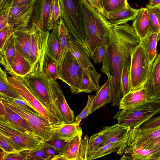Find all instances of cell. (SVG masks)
<instances>
[{
  "mask_svg": "<svg viewBox=\"0 0 160 160\" xmlns=\"http://www.w3.org/2000/svg\"><path fill=\"white\" fill-rule=\"evenodd\" d=\"M159 148H160V136L144 145L140 148L154 149Z\"/></svg>",
  "mask_w": 160,
  "mask_h": 160,
  "instance_id": "cell-54",
  "label": "cell"
},
{
  "mask_svg": "<svg viewBox=\"0 0 160 160\" xmlns=\"http://www.w3.org/2000/svg\"><path fill=\"white\" fill-rule=\"evenodd\" d=\"M139 11V9L132 8L129 5L127 8L111 13L105 18L112 25H122L127 23L129 21L132 20Z\"/></svg>",
  "mask_w": 160,
  "mask_h": 160,
  "instance_id": "cell-25",
  "label": "cell"
},
{
  "mask_svg": "<svg viewBox=\"0 0 160 160\" xmlns=\"http://www.w3.org/2000/svg\"><path fill=\"white\" fill-rule=\"evenodd\" d=\"M13 32V27L8 24L0 30V54L3 52Z\"/></svg>",
  "mask_w": 160,
  "mask_h": 160,
  "instance_id": "cell-42",
  "label": "cell"
},
{
  "mask_svg": "<svg viewBox=\"0 0 160 160\" xmlns=\"http://www.w3.org/2000/svg\"><path fill=\"white\" fill-rule=\"evenodd\" d=\"M58 62L47 53L44 56L42 72L48 79L56 80L58 78Z\"/></svg>",
  "mask_w": 160,
  "mask_h": 160,
  "instance_id": "cell-34",
  "label": "cell"
},
{
  "mask_svg": "<svg viewBox=\"0 0 160 160\" xmlns=\"http://www.w3.org/2000/svg\"><path fill=\"white\" fill-rule=\"evenodd\" d=\"M158 127H160V115L150 118L145 122L142 127L139 128V129L141 130H144Z\"/></svg>",
  "mask_w": 160,
  "mask_h": 160,
  "instance_id": "cell-51",
  "label": "cell"
},
{
  "mask_svg": "<svg viewBox=\"0 0 160 160\" xmlns=\"http://www.w3.org/2000/svg\"><path fill=\"white\" fill-rule=\"evenodd\" d=\"M81 129L79 125L75 122L69 124L63 123L55 132L51 139L58 138L69 142Z\"/></svg>",
  "mask_w": 160,
  "mask_h": 160,
  "instance_id": "cell-30",
  "label": "cell"
},
{
  "mask_svg": "<svg viewBox=\"0 0 160 160\" xmlns=\"http://www.w3.org/2000/svg\"><path fill=\"white\" fill-rule=\"evenodd\" d=\"M15 0H0V12L9 10Z\"/></svg>",
  "mask_w": 160,
  "mask_h": 160,
  "instance_id": "cell-55",
  "label": "cell"
},
{
  "mask_svg": "<svg viewBox=\"0 0 160 160\" xmlns=\"http://www.w3.org/2000/svg\"><path fill=\"white\" fill-rule=\"evenodd\" d=\"M0 148L1 150L6 152L18 151L12 142L0 134Z\"/></svg>",
  "mask_w": 160,
  "mask_h": 160,
  "instance_id": "cell-50",
  "label": "cell"
},
{
  "mask_svg": "<svg viewBox=\"0 0 160 160\" xmlns=\"http://www.w3.org/2000/svg\"><path fill=\"white\" fill-rule=\"evenodd\" d=\"M82 132L81 129L69 142L65 150L52 160H77Z\"/></svg>",
  "mask_w": 160,
  "mask_h": 160,
  "instance_id": "cell-23",
  "label": "cell"
},
{
  "mask_svg": "<svg viewBox=\"0 0 160 160\" xmlns=\"http://www.w3.org/2000/svg\"><path fill=\"white\" fill-rule=\"evenodd\" d=\"M34 95L62 123H64L58 100L50 91L48 80L42 72H32L22 78Z\"/></svg>",
  "mask_w": 160,
  "mask_h": 160,
  "instance_id": "cell-4",
  "label": "cell"
},
{
  "mask_svg": "<svg viewBox=\"0 0 160 160\" xmlns=\"http://www.w3.org/2000/svg\"><path fill=\"white\" fill-rule=\"evenodd\" d=\"M4 106L6 112L5 119L19 130L32 135L38 136L25 119L18 114Z\"/></svg>",
  "mask_w": 160,
  "mask_h": 160,
  "instance_id": "cell-28",
  "label": "cell"
},
{
  "mask_svg": "<svg viewBox=\"0 0 160 160\" xmlns=\"http://www.w3.org/2000/svg\"><path fill=\"white\" fill-rule=\"evenodd\" d=\"M123 153L130 157L132 160H154L160 156V148L148 149L127 146Z\"/></svg>",
  "mask_w": 160,
  "mask_h": 160,
  "instance_id": "cell-26",
  "label": "cell"
},
{
  "mask_svg": "<svg viewBox=\"0 0 160 160\" xmlns=\"http://www.w3.org/2000/svg\"><path fill=\"white\" fill-rule=\"evenodd\" d=\"M35 1L28 4L16 6L10 8L8 24L13 27V32L24 29L30 25L29 23L31 22L32 13Z\"/></svg>",
  "mask_w": 160,
  "mask_h": 160,
  "instance_id": "cell-12",
  "label": "cell"
},
{
  "mask_svg": "<svg viewBox=\"0 0 160 160\" xmlns=\"http://www.w3.org/2000/svg\"><path fill=\"white\" fill-rule=\"evenodd\" d=\"M148 9L150 25V33L156 32L159 33L160 27L158 18L153 10Z\"/></svg>",
  "mask_w": 160,
  "mask_h": 160,
  "instance_id": "cell-46",
  "label": "cell"
},
{
  "mask_svg": "<svg viewBox=\"0 0 160 160\" xmlns=\"http://www.w3.org/2000/svg\"></svg>",
  "mask_w": 160,
  "mask_h": 160,
  "instance_id": "cell-62",
  "label": "cell"
},
{
  "mask_svg": "<svg viewBox=\"0 0 160 160\" xmlns=\"http://www.w3.org/2000/svg\"><path fill=\"white\" fill-rule=\"evenodd\" d=\"M58 29V38L60 48V61L68 49L67 42L71 39V37L66 26L61 18L59 19Z\"/></svg>",
  "mask_w": 160,
  "mask_h": 160,
  "instance_id": "cell-37",
  "label": "cell"
},
{
  "mask_svg": "<svg viewBox=\"0 0 160 160\" xmlns=\"http://www.w3.org/2000/svg\"><path fill=\"white\" fill-rule=\"evenodd\" d=\"M131 128L129 127L119 124L99 147L108 143L116 142L123 140L128 136Z\"/></svg>",
  "mask_w": 160,
  "mask_h": 160,
  "instance_id": "cell-38",
  "label": "cell"
},
{
  "mask_svg": "<svg viewBox=\"0 0 160 160\" xmlns=\"http://www.w3.org/2000/svg\"><path fill=\"white\" fill-rule=\"evenodd\" d=\"M94 96L88 95V97L87 104L80 114L75 118V122L79 125L81 120L85 118L92 113L91 111Z\"/></svg>",
  "mask_w": 160,
  "mask_h": 160,
  "instance_id": "cell-45",
  "label": "cell"
},
{
  "mask_svg": "<svg viewBox=\"0 0 160 160\" xmlns=\"http://www.w3.org/2000/svg\"><path fill=\"white\" fill-rule=\"evenodd\" d=\"M52 0H35L32 15L31 24L44 32L48 31V24Z\"/></svg>",
  "mask_w": 160,
  "mask_h": 160,
  "instance_id": "cell-14",
  "label": "cell"
},
{
  "mask_svg": "<svg viewBox=\"0 0 160 160\" xmlns=\"http://www.w3.org/2000/svg\"><path fill=\"white\" fill-rule=\"evenodd\" d=\"M62 11L60 0H52L48 20V31L52 30L55 24L61 18Z\"/></svg>",
  "mask_w": 160,
  "mask_h": 160,
  "instance_id": "cell-39",
  "label": "cell"
},
{
  "mask_svg": "<svg viewBox=\"0 0 160 160\" xmlns=\"http://www.w3.org/2000/svg\"><path fill=\"white\" fill-rule=\"evenodd\" d=\"M16 45L14 37L12 35L3 52L0 54V63L5 69L11 75L13 73L10 64L16 54Z\"/></svg>",
  "mask_w": 160,
  "mask_h": 160,
  "instance_id": "cell-31",
  "label": "cell"
},
{
  "mask_svg": "<svg viewBox=\"0 0 160 160\" xmlns=\"http://www.w3.org/2000/svg\"><path fill=\"white\" fill-rule=\"evenodd\" d=\"M151 64L142 40L133 50L130 66V91L144 88L149 77Z\"/></svg>",
  "mask_w": 160,
  "mask_h": 160,
  "instance_id": "cell-6",
  "label": "cell"
},
{
  "mask_svg": "<svg viewBox=\"0 0 160 160\" xmlns=\"http://www.w3.org/2000/svg\"><path fill=\"white\" fill-rule=\"evenodd\" d=\"M144 88L147 91L148 100L160 101V52L151 65Z\"/></svg>",
  "mask_w": 160,
  "mask_h": 160,
  "instance_id": "cell-13",
  "label": "cell"
},
{
  "mask_svg": "<svg viewBox=\"0 0 160 160\" xmlns=\"http://www.w3.org/2000/svg\"><path fill=\"white\" fill-rule=\"evenodd\" d=\"M132 21V26L135 33L141 40L144 39L150 33L148 9L146 8L139 9Z\"/></svg>",
  "mask_w": 160,
  "mask_h": 160,
  "instance_id": "cell-22",
  "label": "cell"
},
{
  "mask_svg": "<svg viewBox=\"0 0 160 160\" xmlns=\"http://www.w3.org/2000/svg\"><path fill=\"white\" fill-rule=\"evenodd\" d=\"M101 77L95 69L91 68L84 69L79 93H90L98 91L100 86L99 81Z\"/></svg>",
  "mask_w": 160,
  "mask_h": 160,
  "instance_id": "cell-19",
  "label": "cell"
},
{
  "mask_svg": "<svg viewBox=\"0 0 160 160\" xmlns=\"http://www.w3.org/2000/svg\"><path fill=\"white\" fill-rule=\"evenodd\" d=\"M34 0H15L12 7L16 6L25 5L31 3Z\"/></svg>",
  "mask_w": 160,
  "mask_h": 160,
  "instance_id": "cell-56",
  "label": "cell"
},
{
  "mask_svg": "<svg viewBox=\"0 0 160 160\" xmlns=\"http://www.w3.org/2000/svg\"><path fill=\"white\" fill-rule=\"evenodd\" d=\"M10 66L13 75L21 78L32 72V67L30 62L24 57L16 45V54Z\"/></svg>",
  "mask_w": 160,
  "mask_h": 160,
  "instance_id": "cell-21",
  "label": "cell"
},
{
  "mask_svg": "<svg viewBox=\"0 0 160 160\" xmlns=\"http://www.w3.org/2000/svg\"><path fill=\"white\" fill-rule=\"evenodd\" d=\"M68 49L58 63V79L68 85L71 93H79L83 70Z\"/></svg>",
  "mask_w": 160,
  "mask_h": 160,
  "instance_id": "cell-9",
  "label": "cell"
},
{
  "mask_svg": "<svg viewBox=\"0 0 160 160\" xmlns=\"http://www.w3.org/2000/svg\"><path fill=\"white\" fill-rule=\"evenodd\" d=\"M60 1L62 11L61 18L69 32L70 40L81 45L87 49L82 9V0Z\"/></svg>",
  "mask_w": 160,
  "mask_h": 160,
  "instance_id": "cell-3",
  "label": "cell"
},
{
  "mask_svg": "<svg viewBox=\"0 0 160 160\" xmlns=\"http://www.w3.org/2000/svg\"><path fill=\"white\" fill-rule=\"evenodd\" d=\"M141 41L132 26L127 23L111 24L106 58L101 71L111 80L110 103L112 106L119 108L123 97L120 85L122 70L125 64L130 66L132 53Z\"/></svg>",
  "mask_w": 160,
  "mask_h": 160,
  "instance_id": "cell-1",
  "label": "cell"
},
{
  "mask_svg": "<svg viewBox=\"0 0 160 160\" xmlns=\"http://www.w3.org/2000/svg\"><path fill=\"white\" fill-rule=\"evenodd\" d=\"M119 125L117 123L111 126H105L100 131L91 136L89 139L88 153L99 147Z\"/></svg>",
  "mask_w": 160,
  "mask_h": 160,
  "instance_id": "cell-32",
  "label": "cell"
},
{
  "mask_svg": "<svg viewBox=\"0 0 160 160\" xmlns=\"http://www.w3.org/2000/svg\"><path fill=\"white\" fill-rule=\"evenodd\" d=\"M160 113V101L148 100L129 109L119 110L113 118L119 125L138 128L154 115Z\"/></svg>",
  "mask_w": 160,
  "mask_h": 160,
  "instance_id": "cell-5",
  "label": "cell"
},
{
  "mask_svg": "<svg viewBox=\"0 0 160 160\" xmlns=\"http://www.w3.org/2000/svg\"><path fill=\"white\" fill-rule=\"evenodd\" d=\"M147 8L151 9L154 11L158 18L160 27V3L158 5L154 7ZM160 34V31L159 32V34Z\"/></svg>",
  "mask_w": 160,
  "mask_h": 160,
  "instance_id": "cell-58",
  "label": "cell"
},
{
  "mask_svg": "<svg viewBox=\"0 0 160 160\" xmlns=\"http://www.w3.org/2000/svg\"><path fill=\"white\" fill-rule=\"evenodd\" d=\"M0 96L5 98H22L9 83L5 71L0 68Z\"/></svg>",
  "mask_w": 160,
  "mask_h": 160,
  "instance_id": "cell-35",
  "label": "cell"
},
{
  "mask_svg": "<svg viewBox=\"0 0 160 160\" xmlns=\"http://www.w3.org/2000/svg\"><path fill=\"white\" fill-rule=\"evenodd\" d=\"M147 97V91L145 88L130 91L121 99L119 110H127L134 108L148 101Z\"/></svg>",
  "mask_w": 160,
  "mask_h": 160,
  "instance_id": "cell-18",
  "label": "cell"
},
{
  "mask_svg": "<svg viewBox=\"0 0 160 160\" xmlns=\"http://www.w3.org/2000/svg\"><path fill=\"white\" fill-rule=\"evenodd\" d=\"M0 100L5 106L25 119L32 128L34 132L45 142L51 140L55 132L59 128L41 116L22 109L1 97Z\"/></svg>",
  "mask_w": 160,
  "mask_h": 160,
  "instance_id": "cell-10",
  "label": "cell"
},
{
  "mask_svg": "<svg viewBox=\"0 0 160 160\" xmlns=\"http://www.w3.org/2000/svg\"><path fill=\"white\" fill-rule=\"evenodd\" d=\"M82 9L85 43L91 57L99 45L108 38L111 24L87 0H82Z\"/></svg>",
  "mask_w": 160,
  "mask_h": 160,
  "instance_id": "cell-2",
  "label": "cell"
},
{
  "mask_svg": "<svg viewBox=\"0 0 160 160\" xmlns=\"http://www.w3.org/2000/svg\"><path fill=\"white\" fill-rule=\"evenodd\" d=\"M149 1L150 0H148Z\"/></svg>",
  "mask_w": 160,
  "mask_h": 160,
  "instance_id": "cell-61",
  "label": "cell"
},
{
  "mask_svg": "<svg viewBox=\"0 0 160 160\" xmlns=\"http://www.w3.org/2000/svg\"><path fill=\"white\" fill-rule=\"evenodd\" d=\"M0 97L11 102L16 106L32 114L40 116L38 112L33 108L22 98H8L1 96Z\"/></svg>",
  "mask_w": 160,
  "mask_h": 160,
  "instance_id": "cell-44",
  "label": "cell"
},
{
  "mask_svg": "<svg viewBox=\"0 0 160 160\" xmlns=\"http://www.w3.org/2000/svg\"><path fill=\"white\" fill-rule=\"evenodd\" d=\"M129 137V133L127 137L120 141L107 143L89 152L87 160L99 158L114 152H117L119 155H122L127 145Z\"/></svg>",
  "mask_w": 160,
  "mask_h": 160,
  "instance_id": "cell-16",
  "label": "cell"
},
{
  "mask_svg": "<svg viewBox=\"0 0 160 160\" xmlns=\"http://www.w3.org/2000/svg\"><path fill=\"white\" fill-rule=\"evenodd\" d=\"M41 147L35 149L28 151L27 154V160H49V158L41 149Z\"/></svg>",
  "mask_w": 160,
  "mask_h": 160,
  "instance_id": "cell-48",
  "label": "cell"
},
{
  "mask_svg": "<svg viewBox=\"0 0 160 160\" xmlns=\"http://www.w3.org/2000/svg\"><path fill=\"white\" fill-rule=\"evenodd\" d=\"M0 134L12 141L18 151L35 149L45 143L41 137L20 130L7 119L0 118Z\"/></svg>",
  "mask_w": 160,
  "mask_h": 160,
  "instance_id": "cell-7",
  "label": "cell"
},
{
  "mask_svg": "<svg viewBox=\"0 0 160 160\" xmlns=\"http://www.w3.org/2000/svg\"><path fill=\"white\" fill-rule=\"evenodd\" d=\"M42 150L49 158V160H52L54 157L57 156L60 153L52 147L45 143L41 147Z\"/></svg>",
  "mask_w": 160,
  "mask_h": 160,
  "instance_id": "cell-52",
  "label": "cell"
},
{
  "mask_svg": "<svg viewBox=\"0 0 160 160\" xmlns=\"http://www.w3.org/2000/svg\"><path fill=\"white\" fill-rule=\"evenodd\" d=\"M160 3V0H150L146 5V8H148L154 7Z\"/></svg>",
  "mask_w": 160,
  "mask_h": 160,
  "instance_id": "cell-60",
  "label": "cell"
},
{
  "mask_svg": "<svg viewBox=\"0 0 160 160\" xmlns=\"http://www.w3.org/2000/svg\"><path fill=\"white\" fill-rule=\"evenodd\" d=\"M49 33V31L44 32L34 25L30 52V62L32 66V72H42Z\"/></svg>",
  "mask_w": 160,
  "mask_h": 160,
  "instance_id": "cell-11",
  "label": "cell"
},
{
  "mask_svg": "<svg viewBox=\"0 0 160 160\" xmlns=\"http://www.w3.org/2000/svg\"><path fill=\"white\" fill-rule=\"evenodd\" d=\"M8 80L18 95L33 108L40 116L58 128L63 124L34 96L22 78L13 75L8 77Z\"/></svg>",
  "mask_w": 160,
  "mask_h": 160,
  "instance_id": "cell-8",
  "label": "cell"
},
{
  "mask_svg": "<svg viewBox=\"0 0 160 160\" xmlns=\"http://www.w3.org/2000/svg\"><path fill=\"white\" fill-rule=\"evenodd\" d=\"M89 139L88 135L82 139L77 160H87Z\"/></svg>",
  "mask_w": 160,
  "mask_h": 160,
  "instance_id": "cell-47",
  "label": "cell"
},
{
  "mask_svg": "<svg viewBox=\"0 0 160 160\" xmlns=\"http://www.w3.org/2000/svg\"><path fill=\"white\" fill-rule=\"evenodd\" d=\"M10 10L0 12V30L8 24Z\"/></svg>",
  "mask_w": 160,
  "mask_h": 160,
  "instance_id": "cell-53",
  "label": "cell"
},
{
  "mask_svg": "<svg viewBox=\"0 0 160 160\" xmlns=\"http://www.w3.org/2000/svg\"><path fill=\"white\" fill-rule=\"evenodd\" d=\"M58 96V106L64 123L69 124L75 122V118L74 112L68 104L62 91Z\"/></svg>",
  "mask_w": 160,
  "mask_h": 160,
  "instance_id": "cell-36",
  "label": "cell"
},
{
  "mask_svg": "<svg viewBox=\"0 0 160 160\" xmlns=\"http://www.w3.org/2000/svg\"><path fill=\"white\" fill-rule=\"evenodd\" d=\"M120 85L123 96L130 91L131 78L130 66L126 64L124 65L122 70Z\"/></svg>",
  "mask_w": 160,
  "mask_h": 160,
  "instance_id": "cell-40",
  "label": "cell"
},
{
  "mask_svg": "<svg viewBox=\"0 0 160 160\" xmlns=\"http://www.w3.org/2000/svg\"><path fill=\"white\" fill-rule=\"evenodd\" d=\"M160 38L159 33L154 32L149 34L142 40L151 65L157 55V46Z\"/></svg>",
  "mask_w": 160,
  "mask_h": 160,
  "instance_id": "cell-33",
  "label": "cell"
},
{
  "mask_svg": "<svg viewBox=\"0 0 160 160\" xmlns=\"http://www.w3.org/2000/svg\"><path fill=\"white\" fill-rule=\"evenodd\" d=\"M56 23L49 35L47 45L46 52L52 58L59 62L60 58V48L58 38V25Z\"/></svg>",
  "mask_w": 160,
  "mask_h": 160,
  "instance_id": "cell-27",
  "label": "cell"
},
{
  "mask_svg": "<svg viewBox=\"0 0 160 160\" xmlns=\"http://www.w3.org/2000/svg\"><path fill=\"white\" fill-rule=\"evenodd\" d=\"M68 142L58 138L52 139L45 142L46 143L53 147L60 154L65 150Z\"/></svg>",
  "mask_w": 160,
  "mask_h": 160,
  "instance_id": "cell-49",
  "label": "cell"
},
{
  "mask_svg": "<svg viewBox=\"0 0 160 160\" xmlns=\"http://www.w3.org/2000/svg\"><path fill=\"white\" fill-rule=\"evenodd\" d=\"M160 136V127L141 130L132 128L129 131L127 146L140 148Z\"/></svg>",
  "mask_w": 160,
  "mask_h": 160,
  "instance_id": "cell-15",
  "label": "cell"
},
{
  "mask_svg": "<svg viewBox=\"0 0 160 160\" xmlns=\"http://www.w3.org/2000/svg\"><path fill=\"white\" fill-rule=\"evenodd\" d=\"M0 118H6V112L5 106L1 100H0Z\"/></svg>",
  "mask_w": 160,
  "mask_h": 160,
  "instance_id": "cell-59",
  "label": "cell"
},
{
  "mask_svg": "<svg viewBox=\"0 0 160 160\" xmlns=\"http://www.w3.org/2000/svg\"><path fill=\"white\" fill-rule=\"evenodd\" d=\"M28 150L6 152L1 149V160H26Z\"/></svg>",
  "mask_w": 160,
  "mask_h": 160,
  "instance_id": "cell-43",
  "label": "cell"
},
{
  "mask_svg": "<svg viewBox=\"0 0 160 160\" xmlns=\"http://www.w3.org/2000/svg\"><path fill=\"white\" fill-rule=\"evenodd\" d=\"M68 49L83 68L95 69L90 61L91 56L87 50L81 45L69 40Z\"/></svg>",
  "mask_w": 160,
  "mask_h": 160,
  "instance_id": "cell-20",
  "label": "cell"
},
{
  "mask_svg": "<svg viewBox=\"0 0 160 160\" xmlns=\"http://www.w3.org/2000/svg\"><path fill=\"white\" fill-rule=\"evenodd\" d=\"M88 3L101 14V10L99 6L98 0H87Z\"/></svg>",
  "mask_w": 160,
  "mask_h": 160,
  "instance_id": "cell-57",
  "label": "cell"
},
{
  "mask_svg": "<svg viewBox=\"0 0 160 160\" xmlns=\"http://www.w3.org/2000/svg\"><path fill=\"white\" fill-rule=\"evenodd\" d=\"M108 38L99 45L91 57L95 63L97 64L102 62L105 60L107 56Z\"/></svg>",
  "mask_w": 160,
  "mask_h": 160,
  "instance_id": "cell-41",
  "label": "cell"
},
{
  "mask_svg": "<svg viewBox=\"0 0 160 160\" xmlns=\"http://www.w3.org/2000/svg\"><path fill=\"white\" fill-rule=\"evenodd\" d=\"M33 28L34 25L31 24L27 28L14 32L12 34L16 45L29 62L32 36Z\"/></svg>",
  "mask_w": 160,
  "mask_h": 160,
  "instance_id": "cell-17",
  "label": "cell"
},
{
  "mask_svg": "<svg viewBox=\"0 0 160 160\" xmlns=\"http://www.w3.org/2000/svg\"><path fill=\"white\" fill-rule=\"evenodd\" d=\"M94 98L91 111L92 113L97 109L110 103L112 95L111 80L108 77L106 82L97 91Z\"/></svg>",
  "mask_w": 160,
  "mask_h": 160,
  "instance_id": "cell-24",
  "label": "cell"
},
{
  "mask_svg": "<svg viewBox=\"0 0 160 160\" xmlns=\"http://www.w3.org/2000/svg\"><path fill=\"white\" fill-rule=\"evenodd\" d=\"M101 10V14L105 18L108 15L127 8L129 5L127 0H98Z\"/></svg>",
  "mask_w": 160,
  "mask_h": 160,
  "instance_id": "cell-29",
  "label": "cell"
}]
</instances>
